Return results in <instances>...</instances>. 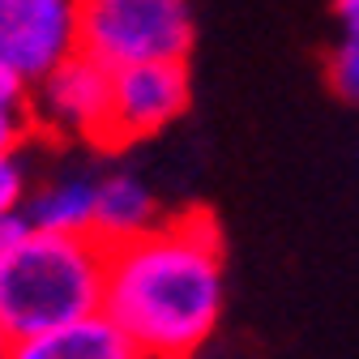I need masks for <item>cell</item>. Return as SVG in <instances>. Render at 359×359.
Masks as SVG:
<instances>
[{
	"instance_id": "14",
	"label": "cell",
	"mask_w": 359,
	"mask_h": 359,
	"mask_svg": "<svg viewBox=\"0 0 359 359\" xmlns=\"http://www.w3.org/2000/svg\"><path fill=\"white\" fill-rule=\"evenodd\" d=\"M26 227H30V222H26L22 214H9V218H0V252H5V248H9V244L22 236V231H26Z\"/></svg>"
},
{
	"instance_id": "9",
	"label": "cell",
	"mask_w": 359,
	"mask_h": 359,
	"mask_svg": "<svg viewBox=\"0 0 359 359\" xmlns=\"http://www.w3.org/2000/svg\"><path fill=\"white\" fill-rule=\"evenodd\" d=\"M0 359H146V355L124 338L120 325H111L103 312H95L86 321L60 325L52 334H39L0 351Z\"/></svg>"
},
{
	"instance_id": "5",
	"label": "cell",
	"mask_w": 359,
	"mask_h": 359,
	"mask_svg": "<svg viewBox=\"0 0 359 359\" xmlns=\"http://www.w3.org/2000/svg\"><path fill=\"white\" fill-rule=\"evenodd\" d=\"M193 77L189 60H150L111 69V120H107V154H120L137 142L158 137L189 111Z\"/></svg>"
},
{
	"instance_id": "10",
	"label": "cell",
	"mask_w": 359,
	"mask_h": 359,
	"mask_svg": "<svg viewBox=\"0 0 359 359\" xmlns=\"http://www.w3.org/2000/svg\"><path fill=\"white\" fill-rule=\"evenodd\" d=\"M34 142H39L34 86L0 69V154H26Z\"/></svg>"
},
{
	"instance_id": "8",
	"label": "cell",
	"mask_w": 359,
	"mask_h": 359,
	"mask_svg": "<svg viewBox=\"0 0 359 359\" xmlns=\"http://www.w3.org/2000/svg\"><path fill=\"white\" fill-rule=\"evenodd\" d=\"M167 214L158 205V193L154 184L142 175V171H133V167H103L99 175V214H95V236L116 248L124 240H137L146 236L150 227H158Z\"/></svg>"
},
{
	"instance_id": "3",
	"label": "cell",
	"mask_w": 359,
	"mask_h": 359,
	"mask_svg": "<svg viewBox=\"0 0 359 359\" xmlns=\"http://www.w3.org/2000/svg\"><path fill=\"white\" fill-rule=\"evenodd\" d=\"M193 0H77V52L107 69L189 60Z\"/></svg>"
},
{
	"instance_id": "12",
	"label": "cell",
	"mask_w": 359,
	"mask_h": 359,
	"mask_svg": "<svg viewBox=\"0 0 359 359\" xmlns=\"http://www.w3.org/2000/svg\"><path fill=\"white\" fill-rule=\"evenodd\" d=\"M30 167H26V154H0V218L9 214H22L26 205V193H30Z\"/></svg>"
},
{
	"instance_id": "4",
	"label": "cell",
	"mask_w": 359,
	"mask_h": 359,
	"mask_svg": "<svg viewBox=\"0 0 359 359\" xmlns=\"http://www.w3.org/2000/svg\"><path fill=\"white\" fill-rule=\"evenodd\" d=\"M34 120L39 142L107 150V120H111V69L95 56L73 52L52 73L34 81Z\"/></svg>"
},
{
	"instance_id": "1",
	"label": "cell",
	"mask_w": 359,
	"mask_h": 359,
	"mask_svg": "<svg viewBox=\"0 0 359 359\" xmlns=\"http://www.w3.org/2000/svg\"><path fill=\"white\" fill-rule=\"evenodd\" d=\"M227 312V248L205 210H180L107 248L103 317L146 359H197Z\"/></svg>"
},
{
	"instance_id": "6",
	"label": "cell",
	"mask_w": 359,
	"mask_h": 359,
	"mask_svg": "<svg viewBox=\"0 0 359 359\" xmlns=\"http://www.w3.org/2000/svg\"><path fill=\"white\" fill-rule=\"evenodd\" d=\"M77 52V0H0V69L39 81Z\"/></svg>"
},
{
	"instance_id": "11",
	"label": "cell",
	"mask_w": 359,
	"mask_h": 359,
	"mask_svg": "<svg viewBox=\"0 0 359 359\" xmlns=\"http://www.w3.org/2000/svg\"><path fill=\"white\" fill-rule=\"evenodd\" d=\"M325 86L334 99L359 111V30H338V39L325 52Z\"/></svg>"
},
{
	"instance_id": "13",
	"label": "cell",
	"mask_w": 359,
	"mask_h": 359,
	"mask_svg": "<svg viewBox=\"0 0 359 359\" xmlns=\"http://www.w3.org/2000/svg\"><path fill=\"white\" fill-rule=\"evenodd\" d=\"M330 13L338 30H359V0H330Z\"/></svg>"
},
{
	"instance_id": "7",
	"label": "cell",
	"mask_w": 359,
	"mask_h": 359,
	"mask_svg": "<svg viewBox=\"0 0 359 359\" xmlns=\"http://www.w3.org/2000/svg\"><path fill=\"white\" fill-rule=\"evenodd\" d=\"M99 175L103 167L65 163L48 175L30 180V193L22 218L39 231H65V236H95L99 214Z\"/></svg>"
},
{
	"instance_id": "2",
	"label": "cell",
	"mask_w": 359,
	"mask_h": 359,
	"mask_svg": "<svg viewBox=\"0 0 359 359\" xmlns=\"http://www.w3.org/2000/svg\"><path fill=\"white\" fill-rule=\"evenodd\" d=\"M107 244L26 227L0 252V351L103 312Z\"/></svg>"
}]
</instances>
